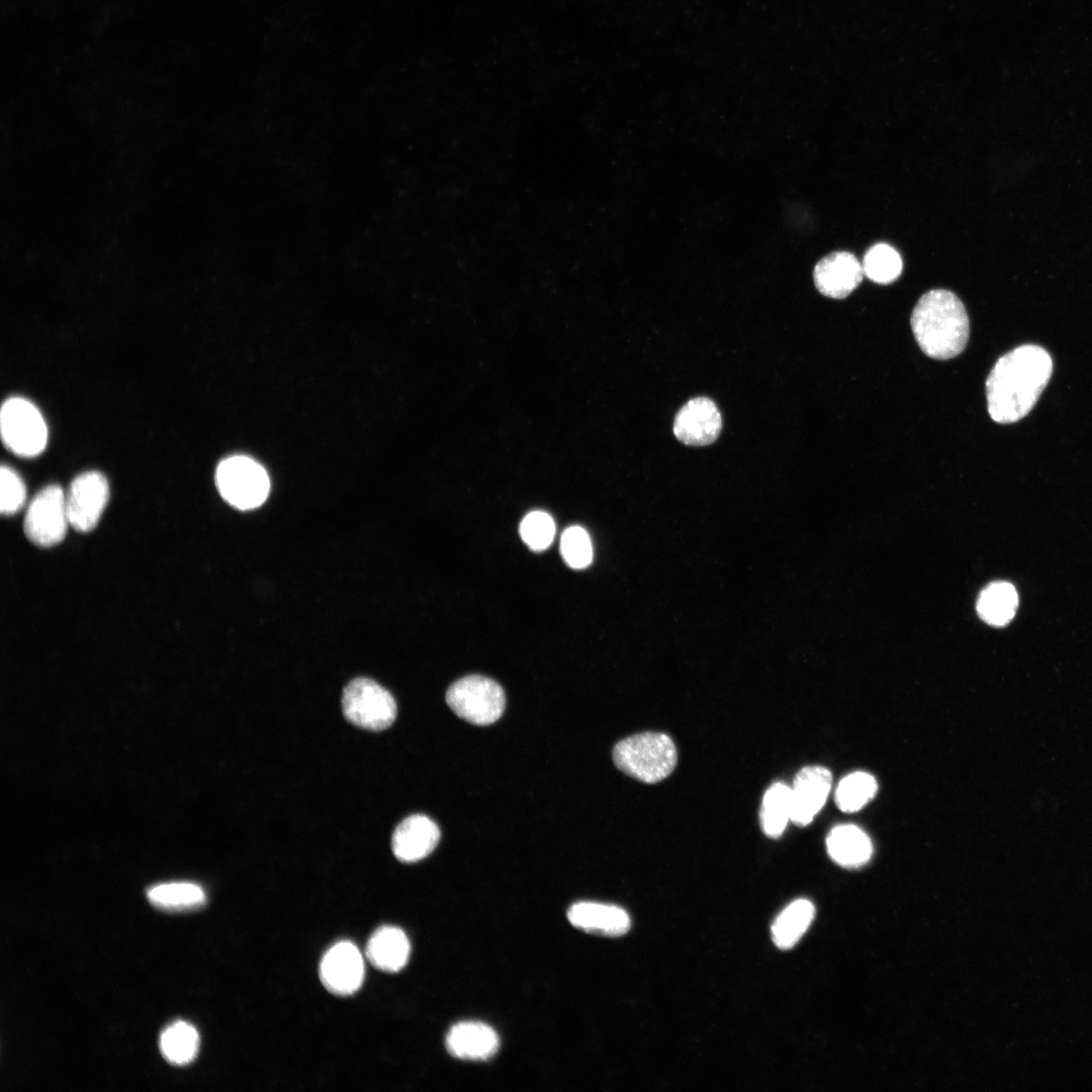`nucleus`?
I'll return each instance as SVG.
<instances>
[{
	"label": "nucleus",
	"mask_w": 1092,
	"mask_h": 1092,
	"mask_svg": "<svg viewBox=\"0 0 1092 1092\" xmlns=\"http://www.w3.org/2000/svg\"><path fill=\"white\" fill-rule=\"evenodd\" d=\"M411 944L406 934L398 927L385 925L376 929L366 946V958L376 969L398 972L407 963Z\"/></svg>",
	"instance_id": "nucleus-17"
},
{
	"label": "nucleus",
	"mask_w": 1092,
	"mask_h": 1092,
	"mask_svg": "<svg viewBox=\"0 0 1092 1092\" xmlns=\"http://www.w3.org/2000/svg\"><path fill=\"white\" fill-rule=\"evenodd\" d=\"M439 839L438 825L425 815L415 814L397 825L391 837V847L400 861L416 862L428 856Z\"/></svg>",
	"instance_id": "nucleus-14"
},
{
	"label": "nucleus",
	"mask_w": 1092,
	"mask_h": 1092,
	"mask_svg": "<svg viewBox=\"0 0 1092 1092\" xmlns=\"http://www.w3.org/2000/svg\"><path fill=\"white\" fill-rule=\"evenodd\" d=\"M830 789L831 772L827 768L818 765L802 768L791 787V821L800 826L809 824L825 804Z\"/></svg>",
	"instance_id": "nucleus-13"
},
{
	"label": "nucleus",
	"mask_w": 1092,
	"mask_h": 1092,
	"mask_svg": "<svg viewBox=\"0 0 1092 1092\" xmlns=\"http://www.w3.org/2000/svg\"><path fill=\"white\" fill-rule=\"evenodd\" d=\"M814 915V905L807 899H798L789 904L771 926L775 944L782 949L793 947L810 926Z\"/></svg>",
	"instance_id": "nucleus-20"
},
{
	"label": "nucleus",
	"mask_w": 1092,
	"mask_h": 1092,
	"mask_svg": "<svg viewBox=\"0 0 1092 1092\" xmlns=\"http://www.w3.org/2000/svg\"><path fill=\"white\" fill-rule=\"evenodd\" d=\"M68 525L63 489L56 484L43 487L27 508L23 527L26 537L37 546L51 547L64 539Z\"/></svg>",
	"instance_id": "nucleus-8"
},
{
	"label": "nucleus",
	"mask_w": 1092,
	"mask_h": 1092,
	"mask_svg": "<svg viewBox=\"0 0 1092 1092\" xmlns=\"http://www.w3.org/2000/svg\"><path fill=\"white\" fill-rule=\"evenodd\" d=\"M520 535L530 549L534 551L545 550L554 539L555 523L546 512H530L521 522Z\"/></svg>",
	"instance_id": "nucleus-27"
},
{
	"label": "nucleus",
	"mask_w": 1092,
	"mask_h": 1092,
	"mask_svg": "<svg viewBox=\"0 0 1092 1092\" xmlns=\"http://www.w3.org/2000/svg\"><path fill=\"white\" fill-rule=\"evenodd\" d=\"M1 496L0 510L3 515H13L25 502V485L20 476L11 467L2 465L0 471Z\"/></svg>",
	"instance_id": "nucleus-28"
},
{
	"label": "nucleus",
	"mask_w": 1092,
	"mask_h": 1092,
	"mask_svg": "<svg viewBox=\"0 0 1092 1092\" xmlns=\"http://www.w3.org/2000/svg\"><path fill=\"white\" fill-rule=\"evenodd\" d=\"M830 857L838 864L855 868L866 863L872 855V843L869 836L854 825H839L833 828L826 839Z\"/></svg>",
	"instance_id": "nucleus-18"
},
{
	"label": "nucleus",
	"mask_w": 1092,
	"mask_h": 1092,
	"mask_svg": "<svg viewBox=\"0 0 1092 1092\" xmlns=\"http://www.w3.org/2000/svg\"><path fill=\"white\" fill-rule=\"evenodd\" d=\"M498 1046L496 1032L478 1021L459 1022L450 1028L446 1036L447 1051L461 1060H488L495 1055Z\"/></svg>",
	"instance_id": "nucleus-15"
},
{
	"label": "nucleus",
	"mask_w": 1092,
	"mask_h": 1092,
	"mask_svg": "<svg viewBox=\"0 0 1092 1092\" xmlns=\"http://www.w3.org/2000/svg\"><path fill=\"white\" fill-rule=\"evenodd\" d=\"M616 766L643 783L654 784L671 774L677 761L673 741L665 734L643 732L627 737L613 750Z\"/></svg>",
	"instance_id": "nucleus-3"
},
{
	"label": "nucleus",
	"mask_w": 1092,
	"mask_h": 1092,
	"mask_svg": "<svg viewBox=\"0 0 1092 1092\" xmlns=\"http://www.w3.org/2000/svg\"><path fill=\"white\" fill-rule=\"evenodd\" d=\"M862 265L849 252H834L822 258L815 266L813 279L823 295L841 299L849 295L861 282Z\"/></svg>",
	"instance_id": "nucleus-12"
},
{
	"label": "nucleus",
	"mask_w": 1092,
	"mask_h": 1092,
	"mask_svg": "<svg viewBox=\"0 0 1092 1092\" xmlns=\"http://www.w3.org/2000/svg\"><path fill=\"white\" fill-rule=\"evenodd\" d=\"M876 792L875 778L864 771H855L843 778L838 784L835 794L836 804L844 812H855L863 807Z\"/></svg>",
	"instance_id": "nucleus-25"
},
{
	"label": "nucleus",
	"mask_w": 1092,
	"mask_h": 1092,
	"mask_svg": "<svg viewBox=\"0 0 1092 1092\" xmlns=\"http://www.w3.org/2000/svg\"><path fill=\"white\" fill-rule=\"evenodd\" d=\"M722 419L715 402L700 396L689 400L676 414L673 423L675 437L686 445L705 446L719 436Z\"/></svg>",
	"instance_id": "nucleus-11"
},
{
	"label": "nucleus",
	"mask_w": 1092,
	"mask_h": 1092,
	"mask_svg": "<svg viewBox=\"0 0 1092 1092\" xmlns=\"http://www.w3.org/2000/svg\"><path fill=\"white\" fill-rule=\"evenodd\" d=\"M446 702L460 718L474 725H489L503 714L506 697L502 687L482 675H468L450 686Z\"/></svg>",
	"instance_id": "nucleus-4"
},
{
	"label": "nucleus",
	"mask_w": 1092,
	"mask_h": 1092,
	"mask_svg": "<svg viewBox=\"0 0 1092 1092\" xmlns=\"http://www.w3.org/2000/svg\"><path fill=\"white\" fill-rule=\"evenodd\" d=\"M560 552L569 567H587L593 560V546L587 532L579 526L565 529L560 539Z\"/></svg>",
	"instance_id": "nucleus-26"
},
{
	"label": "nucleus",
	"mask_w": 1092,
	"mask_h": 1092,
	"mask_svg": "<svg viewBox=\"0 0 1092 1092\" xmlns=\"http://www.w3.org/2000/svg\"><path fill=\"white\" fill-rule=\"evenodd\" d=\"M147 895L155 907L167 911L193 910L206 902L203 889L187 882L159 884L150 888Z\"/></svg>",
	"instance_id": "nucleus-22"
},
{
	"label": "nucleus",
	"mask_w": 1092,
	"mask_h": 1092,
	"mask_svg": "<svg viewBox=\"0 0 1092 1092\" xmlns=\"http://www.w3.org/2000/svg\"><path fill=\"white\" fill-rule=\"evenodd\" d=\"M1053 372V360L1040 346L1027 344L1001 356L986 380L988 412L998 424L1023 419L1034 406Z\"/></svg>",
	"instance_id": "nucleus-1"
},
{
	"label": "nucleus",
	"mask_w": 1092,
	"mask_h": 1092,
	"mask_svg": "<svg viewBox=\"0 0 1092 1092\" xmlns=\"http://www.w3.org/2000/svg\"><path fill=\"white\" fill-rule=\"evenodd\" d=\"M109 498L106 477L95 470L74 478L66 494L70 525L79 532L91 531L97 525Z\"/></svg>",
	"instance_id": "nucleus-9"
},
{
	"label": "nucleus",
	"mask_w": 1092,
	"mask_h": 1092,
	"mask_svg": "<svg viewBox=\"0 0 1092 1092\" xmlns=\"http://www.w3.org/2000/svg\"><path fill=\"white\" fill-rule=\"evenodd\" d=\"M899 253L887 244H876L866 253L862 261L864 275L872 281L887 284L895 281L902 271Z\"/></svg>",
	"instance_id": "nucleus-24"
},
{
	"label": "nucleus",
	"mask_w": 1092,
	"mask_h": 1092,
	"mask_svg": "<svg viewBox=\"0 0 1092 1092\" xmlns=\"http://www.w3.org/2000/svg\"><path fill=\"white\" fill-rule=\"evenodd\" d=\"M199 1044L198 1031L185 1021H176L167 1026L162 1031L159 1040L161 1054L175 1066L191 1063L198 1054Z\"/></svg>",
	"instance_id": "nucleus-21"
},
{
	"label": "nucleus",
	"mask_w": 1092,
	"mask_h": 1092,
	"mask_svg": "<svg viewBox=\"0 0 1092 1092\" xmlns=\"http://www.w3.org/2000/svg\"><path fill=\"white\" fill-rule=\"evenodd\" d=\"M911 329L922 352L947 360L961 354L970 336V322L961 299L945 289H932L917 301Z\"/></svg>",
	"instance_id": "nucleus-2"
},
{
	"label": "nucleus",
	"mask_w": 1092,
	"mask_h": 1092,
	"mask_svg": "<svg viewBox=\"0 0 1092 1092\" xmlns=\"http://www.w3.org/2000/svg\"><path fill=\"white\" fill-rule=\"evenodd\" d=\"M792 816V790L784 783L772 784L764 793L760 821L764 834L780 837Z\"/></svg>",
	"instance_id": "nucleus-23"
},
{
	"label": "nucleus",
	"mask_w": 1092,
	"mask_h": 1092,
	"mask_svg": "<svg viewBox=\"0 0 1092 1092\" xmlns=\"http://www.w3.org/2000/svg\"><path fill=\"white\" fill-rule=\"evenodd\" d=\"M1018 606L1015 587L1007 581H994L979 595L977 612L989 625L1002 627L1014 617Z\"/></svg>",
	"instance_id": "nucleus-19"
},
{
	"label": "nucleus",
	"mask_w": 1092,
	"mask_h": 1092,
	"mask_svg": "<svg viewBox=\"0 0 1092 1092\" xmlns=\"http://www.w3.org/2000/svg\"><path fill=\"white\" fill-rule=\"evenodd\" d=\"M342 709L352 724L371 731L388 728L396 717L391 694L371 678L357 677L344 689Z\"/></svg>",
	"instance_id": "nucleus-6"
},
{
	"label": "nucleus",
	"mask_w": 1092,
	"mask_h": 1092,
	"mask_svg": "<svg viewBox=\"0 0 1092 1092\" xmlns=\"http://www.w3.org/2000/svg\"><path fill=\"white\" fill-rule=\"evenodd\" d=\"M215 483L221 496L240 510L259 507L270 488L264 468L246 456L222 460L215 471Z\"/></svg>",
	"instance_id": "nucleus-7"
},
{
	"label": "nucleus",
	"mask_w": 1092,
	"mask_h": 1092,
	"mask_svg": "<svg viewBox=\"0 0 1092 1092\" xmlns=\"http://www.w3.org/2000/svg\"><path fill=\"white\" fill-rule=\"evenodd\" d=\"M4 445L21 457H35L48 443V427L38 408L22 397L7 398L0 413Z\"/></svg>",
	"instance_id": "nucleus-5"
},
{
	"label": "nucleus",
	"mask_w": 1092,
	"mask_h": 1092,
	"mask_svg": "<svg viewBox=\"0 0 1092 1092\" xmlns=\"http://www.w3.org/2000/svg\"><path fill=\"white\" fill-rule=\"evenodd\" d=\"M365 967L362 953L351 941L342 940L332 945L320 964V979L331 993L347 996L361 987Z\"/></svg>",
	"instance_id": "nucleus-10"
},
{
	"label": "nucleus",
	"mask_w": 1092,
	"mask_h": 1092,
	"mask_svg": "<svg viewBox=\"0 0 1092 1092\" xmlns=\"http://www.w3.org/2000/svg\"><path fill=\"white\" fill-rule=\"evenodd\" d=\"M567 918L576 928L607 936L623 935L630 928V917L624 909L598 902L573 904L568 909Z\"/></svg>",
	"instance_id": "nucleus-16"
}]
</instances>
